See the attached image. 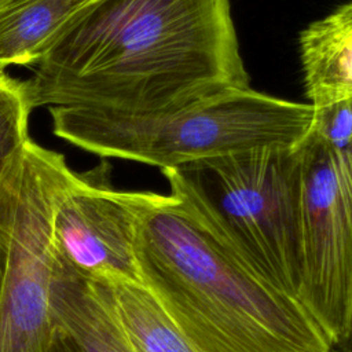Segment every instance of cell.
I'll list each match as a JSON object with an SVG mask.
<instances>
[{"label":"cell","mask_w":352,"mask_h":352,"mask_svg":"<svg viewBox=\"0 0 352 352\" xmlns=\"http://www.w3.org/2000/svg\"><path fill=\"white\" fill-rule=\"evenodd\" d=\"M54 352H135L99 283L65 261L52 301Z\"/></svg>","instance_id":"cell-8"},{"label":"cell","mask_w":352,"mask_h":352,"mask_svg":"<svg viewBox=\"0 0 352 352\" xmlns=\"http://www.w3.org/2000/svg\"><path fill=\"white\" fill-rule=\"evenodd\" d=\"M33 109L25 80L0 69V170L30 139L28 124Z\"/></svg>","instance_id":"cell-12"},{"label":"cell","mask_w":352,"mask_h":352,"mask_svg":"<svg viewBox=\"0 0 352 352\" xmlns=\"http://www.w3.org/2000/svg\"><path fill=\"white\" fill-rule=\"evenodd\" d=\"M73 170L32 139L0 170V352H54L52 301L65 260L56 198Z\"/></svg>","instance_id":"cell-5"},{"label":"cell","mask_w":352,"mask_h":352,"mask_svg":"<svg viewBox=\"0 0 352 352\" xmlns=\"http://www.w3.org/2000/svg\"><path fill=\"white\" fill-rule=\"evenodd\" d=\"M140 283L198 352H334L302 304L182 195L128 191Z\"/></svg>","instance_id":"cell-2"},{"label":"cell","mask_w":352,"mask_h":352,"mask_svg":"<svg viewBox=\"0 0 352 352\" xmlns=\"http://www.w3.org/2000/svg\"><path fill=\"white\" fill-rule=\"evenodd\" d=\"M91 0H0V69L38 62L63 26Z\"/></svg>","instance_id":"cell-10"},{"label":"cell","mask_w":352,"mask_h":352,"mask_svg":"<svg viewBox=\"0 0 352 352\" xmlns=\"http://www.w3.org/2000/svg\"><path fill=\"white\" fill-rule=\"evenodd\" d=\"M52 132L102 158H122L161 170L252 150L297 147L308 136L314 106L249 88L231 89L154 116L48 107Z\"/></svg>","instance_id":"cell-3"},{"label":"cell","mask_w":352,"mask_h":352,"mask_svg":"<svg viewBox=\"0 0 352 352\" xmlns=\"http://www.w3.org/2000/svg\"><path fill=\"white\" fill-rule=\"evenodd\" d=\"M298 48L309 104L352 98V0L301 30Z\"/></svg>","instance_id":"cell-9"},{"label":"cell","mask_w":352,"mask_h":352,"mask_svg":"<svg viewBox=\"0 0 352 352\" xmlns=\"http://www.w3.org/2000/svg\"><path fill=\"white\" fill-rule=\"evenodd\" d=\"M94 280L135 352H198L143 283L126 278Z\"/></svg>","instance_id":"cell-11"},{"label":"cell","mask_w":352,"mask_h":352,"mask_svg":"<svg viewBox=\"0 0 352 352\" xmlns=\"http://www.w3.org/2000/svg\"><path fill=\"white\" fill-rule=\"evenodd\" d=\"M300 242V300L336 348L352 307V158L309 133L301 143Z\"/></svg>","instance_id":"cell-6"},{"label":"cell","mask_w":352,"mask_h":352,"mask_svg":"<svg viewBox=\"0 0 352 352\" xmlns=\"http://www.w3.org/2000/svg\"><path fill=\"white\" fill-rule=\"evenodd\" d=\"M32 70L33 107L135 116L250 87L230 0H91Z\"/></svg>","instance_id":"cell-1"},{"label":"cell","mask_w":352,"mask_h":352,"mask_svg":"<svg viewBox=\"0 0 352 352\" xmlns=\"http://www.w3.org/2000/svg\"><path fill=\"white\" fill-rule=\"evenodd\" d=\"M110 172V164L102 161L70 175L55 202V241L63 260L91 279L139 280L133 212L128 191L113 187Z\"/></svg>","instance_id":"cell-7"},{"label":"cell","mask_w":352,"mask_h":352,"mask_svg":"<svg viewBox=\"0 0 352 352\" xmlns=\"http://www.w3.org/2000/svg\"><path fill=\"white\" fill-rule=\"evenodd\" d=\"M264 278L300 298L301 144L252 150L161 170Z\"/></svg>","instance_id":"cell-4"},{"label":"cell","mask_w":352,"mask_h":352,"mask_svg":"<svg viewBox=\"0 0 352 352\" xmlns=\"http://www.w3.org/2000/svg\"><path fill=\"white\" fill-rule=\"evenodd\" d=\"M334 349H337V352H352V307H351V312H349L342 337Z\"/></svg>","instance_id":"cell-14"},{"label":"cell","mask_w":352,"mask_h":352,"mask_svg":"<svg viewBox=\"0 0 352 352\" xmlns=\"http://www.w3.org/2000/svg\"><path fill=\"white\" fill-rule=\"evenodd\" d=\"M314 109L309 136L333 155L352 157V98Z\"/></svg>","instance_id":"cell-13"}]
</instances>
